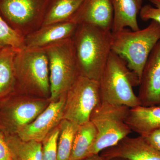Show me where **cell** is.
Here are the masks:
<instances>
[{"instance_id": "cell-1", "label": "cell", "mask_w": 160, "mask_h": 160, "mask_svg": "<svg viewBox=\"0 0 160 160\" xmlns=\"http://www.w3.org/2000/svg\"><path fill=\"white\" fill-rule=\"evenodd\" d=\"M72 39L80 75L99 82L112 51L111 30L79 24Z\"/></svg>"}, {"instance_id": "cell-2", "label": "cell", "mask_w": 160, "mask_h": 160, "mask_svg": "<svg viewBox=\"0 0 160 160\" xmlns=\"http://www.w3.org/2000/svg\"><path fill=\"white\" fill-rule=\"evenodd\" d=\"M101 102L133 108L141 106L133 87L140 80L122 58L111 51L99 81Z\"/></svg>"}, {"instance_id": "cell-3", "label": "cell", "mask_w": 160, "mask_h": 160, "mask_svg": "<svg viewBox=\"0 0 160 160\" xmlns=\"http://www.w3.org/2000/svg\"><path fill=\"white\" fill-rule=\"evenodd\" d=\"M15 92L49 99V60L43 48H25L15 56Z\"/></svg>"}, {"instance_id": "cell-4", "label": "cell", "mask_w": 160, "mask_h": 160, "mask_svg": "<svg viewBox=\"0 0 160 160\" xmlns=\"http://www.w3.org/2000/svg\"><path fill=\"white\" fill-rule=\"evenodd\" d=\"M160 40V24L151 21L144 29L132 31L125 28L112 32V51L122 58L140 80L149 54Z\"/></svg>"}, {"instance_id": "cell-5", "label": "cell", "mask_w": 160, "mask_h": 160, "mask_svg": "<svg viewBox=\"0 0 160 160\" xmlns=\"http://www.w3.org/2000/svg\"><path fill=\"white\" fill-rule=\"evenodd\" d=\"M130 108L100 102L94 108L89 121L94 125L97 135L89 152L99 154L104 149L117 145L132 132L126 120Z\"/></svg>"}, {"instance_id": "cell-6", "label": "cell", "mask_w": 160, "mask_h": 160, "mask_svg": "<svg viewBox=\"0 0 160 160\" xmlns=\"http://www.w3.org/2000/svg\"><path fill=\"white\" fill-rule=\"evenodd\" d=\"M49 60L50 102L58 99L69 90L80 76L72 38L42 48Z\"/></svg>"}, {"instance_id": "cell-7", "label": "cell", "mask_w": 160, "mask_h": 160, "mask_svg": "<svg viewBox=\"0 0 160 160\" xmlns=\"http://www.w3.org/2000/svg\"><path fill=\"white\" fill-rule=\"evenodd\" d=\"M49 99L14 92L0 102V130L17 135L49 106Z\"/></svg>"}, {"instance_id": "cell-8", "label": "cell", "mask_w": 160, "mask_h": 160, "mask_svg": "<svg viewBox=\"0 0 160 160\" xmlns=\"http://www.w3.org/2000/svg\"><path fill=\"white\" fill-rule=\"evenodd\" d=\"M51 0H0V15L24 37L42 25Z\"/></svg>"}, {"instance_id": "cell-9", "label": "cell", "mask_w": 160, "mask_h": 160, "mask_svg": "<svg viewBox=\"0 0 160 160\" xmlns=\"http://www.w3.org/2000/svg\"><path fill=\"white\" fill-rule=\"evenodd\" d=\"M100 102L99 82L79 76L66 92L63 119L78 126L88 122Z\"/></svg>"}, {"instance_id": "cell-10", "label": "cell", "mask_w": 160, "mask_h": 160, "mask_svg": "<svg viewBox=\"0 0 160 160\" xmlns=\"http://www.w3.org/2000/svg\"><path fill=\"white\" fill-rule=\"evenodd\" d=\"M66 92L58 99L50 102L47 108L34 121L20 130L17 135L23 141L42 143L63 119Z\"/></svg>"}, {"instance_id": "cell-11", "label": "cell", "mask_w": 160, "mask_h": 160, "mask_svg": "<svg viewBox=\"0 0 160 160\" xmlns=\"http://www.w3.org/2000/svg\"><path fill=\"white\" fill-rule=\"evenodd\" d=\"M139 86L137 96L141 106L160 105V40L146 61Z\"/></svg>"}, {"instance_id": "cell-12", "label": "cell", "mask_w": 160, "mask_h": 160, "mask_svg": "<svg viewBox=\"0 0 160 160\" xmlns=\"http://www.w3.org/2000/svg\"><path fill=\"white\" fill-rule=\"evenodd\" d=\"M113 9L111 0H83L68 22L112 30Z\"/></svg>"}, {"instance_id": "cell-13", "label": "cell", "mask_w": 160, "mask_h": 160, "mask_svg": "<svg viewBox=\"0 0 160 160\" xmlns=\"http://www.w3.org/2000/svg\"><path fill=\"white\" fill-rule=\"evenodd\" d=\"M100 154L106 160L115 157L129 160H160V151L140 135L135 138L128 136L117 145L104 149Z\"/></svg>"}, {"instance_id": "cell-14", "label": "cell", "mask_w": 160, "mask_h": 160, "mask_svg": "<svg viewBox=\"0 0 160 160\" xmlns=\"http://www.w3.org/2000/svg\"><path fill=\"white\" fill-rule=\"evenodd\" d=\"M78 26L75 23L66 22L41 26L25 37V47L42 48L52 43L72 38Z\"/></svg>"}, {"instance_id": "cell-15", "label": "cell", "mask_w": 160, "mask_h": 160, "mask_svg": "<svg viewBox=\"0 0 160 160\" xmlns=\"http://www.w3.org/2000/svg\"><path fill=\"white\" fill-rule=\"evenodd\" d=\"M126 123L132 131L143 137L160 129V105L130 108Z\"/></svg>"}, {"instance_id": "cell-16", "label": "cell", "mask_w": 160, "mask_h": 160, "mask_svg": "<svg viewBox=\"0 0 160 160\" xmlns=\"http://www.w3.org/2000/svg\"><path fill=\"white\" fill-rule=\"evenodd\" d=\"M113 9L112 32L128 28L132 31L140 29L138 15L142 7L143 0H111Z\"/></svg>"}, {"instance_id": "cell-17", "label": "cell", "mask_w": 160, "mask_h": 160, "mask_svg": "<svg viewBox=\"0 0 160 160\" xmlns=\"http://www.w3.org/2000/svg\"><path fill=\"white\" fill-rule=\"evenodd\" d=\"M18 50L11 47L0 49V102L15 90L14 60Z\"/></svg>"}, {"instance_id": "cell-18", "label": "cell", "mask_w": 160, "mask_h": 160, "mask_svg": "<svg viewBox=\"0 0 160 160\" xmlns=\"http://www.w3.org/2000/svg\"><path fill=\"white\" fill-rule=\"evenodd\" d=\"M12 160H42V144L25 141L17 135H5Z\"/></svg>"}, {"instance_id": "cell-19", "label": "cell", "mask_w": 160, "mask_h": 160, "mask_svg": "<svg viewBox=\"0 0 160 160\" xmlns=\"http://www.w3.org/2000/svg\"><path fill=\"white\" fill-rule=\"evenodd\" d=\"M83 0H51L42 26L68 22Z\"/></svg>"}, {"instance_id": "cell-20", "label": "cell", "mask_w": 160, "mask_h": 160, "mask_svg": "<svg viewBox=\"0 0 160 160\" xmlns=\"http://www.w3.org/2000/svg\"><path fill=\"white\" fill-rule=\"evenodd\" d=\"M97 135L95 127L90 121L79 126L75 135L70 160H84Z\"/></svg>"}, {"instance_id": "cell-21", "label": "cell", "mask_w": 160, "mask_h": 160, "mask_svg": "<svg viewBox=\"0 0 160 160\" xmlns=\"http://www.w3.org/2000/svg\"><path fill=\"white\" fill-rule=\"evenodd\" d=\"M79 126L67 120L61 121L59 125L57 160H70L75 135Z\"/></svg>"}, {"instance_id": "cell-22", "label": "cell", "mask_w": 160, "mask_h": 160, "mask_svg": "<svg viewBox=\"0 0 160 160\" xmlns=\"http://www.w3.org/2000/svg\"><path fill=\"white\" fill-rule=\"evenodd\" d=\"M6 47L25 48V37L12 28L0 15V49Z\"/></svg>"}, {"instance_id": "cell-23", "label": "cell", "mask_w": 160, "mask_h": 160, "mask_svg": "<svg viewBox=\"0 0 160 160\" xmlns=\"http://www.w3.org/2000/svg\"><path fill=\"white\" fill-rule=\"evenodd\" d=\"M59 126L53 129L42 142V160H57Z\"/></svg>"}, {"instance_id": "cell-24", "label": "cell", "mask_w": 160, "mask_h": 160, "mask_svg": "<svg viewBox=\"0 0 160 160\" xmlns=\"http://www.w3.org/2000/svg\"><path fill=\"white\" fill-rule=\"evenodd\" d=\"M154 6L147 4L143 6L140 12L141 19L145 22L151 20L160 24V0H148Z\"/></svg>"}, {"instance_id": "cell-25", "label": "cell", "mask_w": 160, "mask_h": 160, "mask_svg": "<svg viewBox=\"0 0 160 160\" xmlns=\"http://www.w3.org/2000/svg\"><path fill=\"white\" fill-rule=\"evenodd\" d=\"M0 160H12L5 134L0 130Z\"/></svg>"}, {"instance_id": "cell-26", "label": "cell", "mask_w": 160, "mask_h": 160, "mask_svg": "<svg viewBox=\"0 0 160 160\" xmlns=\"http://www.w3.org/2000/svg\"><path fill=\"white\" fill-rule=\"evenodd\" d=\"M143 137L150 145L160 151V129L154 130Z\"/></svg>"}, {"instance_id": "cell-27", "label": "cell", "mask_w": 160, "mask_h": 160, "mask_svg": "<svg viewBox=\"0 0 160 160\" xmlns=\"http://www.w3.org/2000/svg\"><path fill=\"white\" fill-rule=\"evenodd\" d=\"M84 160H106L105 158L99 154L90 155L86 157Z\"/></svg>"}, {"instance_id": "cell-28", "label": "cell", "mask_w": 160, "mask_h": 160, "mask_svg": "<svg viewBox=\"0 0 160 160\" xmlns=\"http://www.w3.org/2000/svg\"><path fill=\"white\" fill-rule=\"evenodd\" d=\"M108 160H129L127 159L124 158H119V157H115L111 158Z\"/></svg>"}]
</instances>
